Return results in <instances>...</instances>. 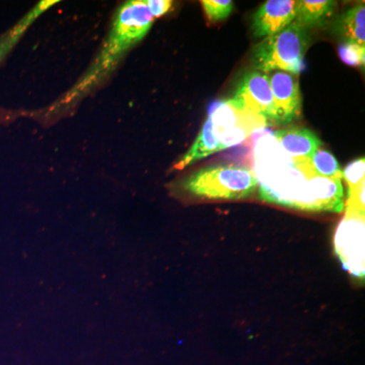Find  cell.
Instances as JSON below:
<instances>
[{
	"label": "cell",
	"instance_id": "1",
	"mask_svg": "<svg viewBox=\"0 0 365 365\" xmlns=\"http://www.w3.org/2000/svg\"><path fill=\"white\" fill-rule=\"evenodd\" d=\"M155 21L146 0L124 2L115 14L112 28L91 66L57 105H69L100 85L116 68L129 50L150 32Z\"/></svg>",
	"mask_w": 365,
	"mask_h": 365
},
{
	"label": "cell",
	"instance_id": "2",
	"mask_svg": "<svg viewBox=\"0 0 365 365\" xmlns=\"http://www.w3.org/2000/svg\"><path fill=\"white\" fill-rule=\"evenodd\" d=\"M258 179L242 165H211L197 170L178 184V190L197 198L239 200L256 191Z\"/></svg>",
	"mask_w": 365,
	"mask_h": 365
},
{
	"label": "cell",
	"instance_id": "3",
	"mask_svg": "<svg viewBox=\"0 0 365 365\" xmlns=\"http://www.w3.org/2000/svg\"><path fill=\"white\" fill-rule=\"evenodd\" d=\"M309 33L307 29L292 21L280 32L264 38L255 47L253 63L257 71H282L299 76L304 68V56L309 49Z\"/></svg>",
	"mask_w": 365,
	"mask_h": 365
},
{
	"label": "cell",
	"instance_id": "4",
	"mask_svg": "<svg viewBox=\"0 0 365 365\" xmlns=\"http://www.w3.org/2000/svg\"><path fill=\"white\" fill-rule=\"evenodd\" d=\"M346 215L336 234V251L354 275L364 273V212L346 205Z\"/></svg>",
	"mask_w": 365,
	"mask_h": 365
},
{
	"label": "cell",
	"instance_id": "5",
	"mask_svg": "<svg viewBox=\"0 0 365 365\" xmlns=\"http://www.w3.org/2000/svg\"><path fill=\"white\" fill-rule=\"evenodd\" d=\"M232 105L240 110L258 115L275 122V106L269 76L265 72L254 71L247 73L235 90Z\"/></svg>",
	"mask_w": 365,
	"mask_h": 365
},
{
	"label": "cell",
	"instance_id": "6",
	"mask_svg": "<svg viewBox=\"0 0 365 365\" xmlns=\"http://www.w3.org/2000/svg\"><path fill=\"white\" fill-rule=\"evenodd\" d=\"M275 106V122L288 124L302 116V98L299 76L282 71L268 72Z\"/></svg>",
	"mask_w": 365,
	"mask_h": 365
},
{
	"label": "cell",
	"instance_id": "7",
	"mask_svg": "<svg viewBox=\"0 0 365 365\" xmlns=\"http://www.w3.org/2000/svg\"><path fill=\"white\" fill-rule=\"evenodd\" d=\"M294 0H268L255 13L253 16L254 36L266 38L290 25L294 21Z\"/></svg>",
	"mask_w": 365,
	"mask_h": 365
},
{
	"label": "cell",
	"instance_id": "8",
	"mask_svg": "<svg viewBox=\"0 0 365 365\" xmlns=\"http://www.w3.org/2000/svg\"><path fill=\"white\" fill-rule=\"evenodd\" d=\"M223 150L225 148H223L222 138L216 132L215 122L210 115L204 123L196 140L194 141L193 145L180 158L179 162L175 163L174 169H185L188 165H193L194 163Z\"/></svg>",
	"mask_w": 365,
	"mask_h": 365
},
{
	"label": "cell",
	"instance_id": "9",
	"mask_svg": "<svg viewBox=\"0 0 365 365\" xmlns=\"http://www.w3.org/2000/svg\"><path fill=\"white\" fill-rule=\"evenodd\" d=\"M275 138L294 160H309L322 145L321 139L307 128L278 130Z\"/></svg>",
	"mask_w": 365,
	"mask_h": 365
},
{
	"label": "cell",
	"instance_id": "10",
	"mask_svg": "<svg viewBox=\"0 0 365 365\" xmlns=\"http://www.w3.org/2000/svg\"><path fill=\"white\" fill-rule=\"evenodd\" d=\"M334 31L344 42L365 47L364 2H359L341 14L334 24Z\"/></svg>",
	"mask_w": 365,
	"mask_h": 365
},
{
	"label": "cell",
	"instance_id": "11",
	"mask_svg": "<svg viewBox=\"0 0 365 365\" xmlns=\"http://www.w3.org/2000/svg\"><path fill=\"white\" fill-rule=\"evenodd\" d=\"M337 2L332 0H300L295 4V23L312 29L328 23L335 13Z\"/></svg>",
	"mask_w": 365,
	"mask_h": 365
},
{
	"label": "cell",
	"instance_id": "12",
	"mask_svg": "<svg viewBox=\"0 0 365 365\" xmlns=\"http://www.w3.org/2000/svg\"><path fill=\"white\" fill-rule=\"evenodd\" d=\"M295 165L309 180L314 177L342 179L343 173L337 158L328 150H318L309 160H294Z\"/></svg>",
	"mask_w": 365,
	"mask_h": 365
},
{
	"label": "cell",
	"instance_id": "13",
	"mask_svg": "<svg viewBox=\"0 0 365 365\" xmlns=\"http://www.w3.org/2000/svg\"><path fill=\"white\" fill-rule=\"evenodd\" d=\"M58 1H42L36 6L35 13H31L28 14L26 16V21H21L19 24L16 28H14L11 32H9V36L4 39L1 40L0 42V60L4 58L6 56V53L11 49V47L14 44H16V41H18L19 38L21 35V33L26 30V26H28L29 24L31 23L34 20V16H39L41 13L47 9L48 7L53 6L54 4H57Z\"/></svg>",
	"mask_w": 365,
	"mask_h": 365
},
{
	"label": "cell",
	"instance_id": "14",
	"mask_svg": "<svg viewBox=\"0 0 365 365\" xmlns=\"http://www.w3.org/2000/svg\"><path fill=\"white\" fill-rule=\"evenodd\" d=\"M204 13L210 21L225 20L232 14L234 2L230 0H203Z\"/></svg>",
	"mask_w": 365,
	"mask_h": 365
},
{
	"label": "cell",
	"instance_id": "15",
	"mask_svg": "<svg viewBox=\"0 0 365 365\" xmlns=\"http://www.w3.org/2000/svg\"><path fill=\"white\" fill-rule=\"evenodd\" d=\"M338 50H339L340 58L344 63L350 66H364L365 47L364 46L343 42Z\"/></svg>",
	"mask_w": 365,
	"mask_h": 365
},
{
	"label": "cell",
	"instance_id": "16",
	"mask_svg": "<svg viewBox=\"0 0 365 365\" xmlns=\"http://www.w3.org/2000/svg\"><path fill=\"white\" fill-rule=\"evenodd\" d=\"M365 160L364 158L353 160L343 172V177L349 187L356 186L364 182Z\"/></svg>",
	"mask_w": 365,
	"mask_h": 365
},
{
	"label": "cell",
	"instance_id": "17",
	"mask_svg": "<svg viewBox=\"0 0 365 365\" xmlns=\"http://www.w3.org/2000/svg\"><path fill=\"white\" fill-rule=\"evenodd\" d=\"M146 2L155 19L167 14L173 6V1L170 0H146Z\"/></svg>",
	"mask_w": 365,
	"mask_h": 365
}]
</instances>
